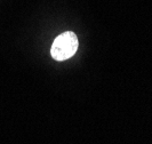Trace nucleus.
Listing matches in <instances>:
<instances>
[{"instance_id":"nucleus-1","label":"nucleus","mask_w":152,"mask_h":144,"mask_svg":"<svg viewBox=\"0 0 152 144\" xmlns=\"http://www.w3.org/2000/svg\"><path fill=\"white\" fill-rule=\"evenodd\" d=\"M78 49V38L72 31H66L54 40L50 54L56 61H65L72 57Z\"/></svg>"}]
</instances>
